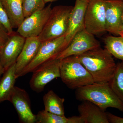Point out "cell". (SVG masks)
<instances>
[{
    "label": "cell",
    "instance_id": "6da1fadb",
    "mask_svg": "<svg viewBox=\"0 0 123 123\" xmlns=\"http://www.w3.org/2000/svg\"><path fill=\"white\" fill-rule=\"evenodd\" d=\"M79 60L92 76L95 83H108L116 67L112 55L101 47L78 55Z\"/></svg>",
    "mask_w": 123,
    "mask_h": 123
},
{
    "label": "cell",
    "instance_id": "7a4b0ae2",
    "mask_svg": "<svg viewBox=\"0 0 123 123\" xmlns=\"http://www.w3.org/2000/svg\"><path fill=\"white\" fill-rule=\"evenodd\" d=\"M76 95L79 101H88L105 111L109 107L123 112V102L111 89L108 83H94L76 89Z\"/></svg>",
    "mask_w": 123,
    "mask_h": 123
},
{
    "label": "cell",
    "instance_id": "3957f363",
    "mask_svg": "<svg viewBox=\"0 0 123 123\" xmlns=\"http://www.w3.org/2000/svg\"><path fill=\"white\" fill-rule=\"evenodd\" d=\"M60 78L69 88L75 89L94 83L90 74L79 60L78 55L60 60Z\"/></svg>",
    "mask_w": 123,
    "mask_h": 123
},
{
    "label": "cell",
    "instance_id": "277c9868",
    "mask_svg": "<svg viewBox=\"0 0 123 123\" xmlns=\"http://www.w3.org/2000/svg\"><path fill=\"white\" fill-rule=\"evenodd\" d=\"M73 6L59 5L52 9L47 22L38 38L40 42L65 36Z\"/></svg>",
    "mask_w": 123,
    "mask_h": 123
},
{
    "label": "cell",
    "instance_id": "5b68a950",
    "mask_svg": "<svg viewBox=\"0 0 123 123\" xmlns=\"http://www.w3.org/2000/svg\"><path fill=\"white\" fill-rule=\"evenodd\" d=\"M67 47L65 36L41 42L37 53L21 74L20 77L33 72L42 64L56 59L57 55Z\"/></svg>",
    "mask_w": 123,
    "mask_h": 123
},
{
    "label": "cell",
    "instance_id": "8992f818",
    "mask_svg": "<svg viewBox=\"0 0 123 123\" xmlns=\"http://www.w3.org/2000/svg\"><path fill=\"white\" fill-rule=\"evenodd\" d=\"M105 0H89L85 12L86 30L94 35L106 32Z\"/></svg>",
    "mask_w": 123,
    "mask_h": 123
},
{
    "label": "cell",
    "instance_id": "52a82bcc",
    "mask_svg": "<svg viewBox=\"0 0 123 123\" xmlns=\"http://www.w3.org/2000/svg\"><path fill=\"white\" fill-rule=\"evenodd\" d=\"M60 60L55 59L42 64L33 72L30 87L37 93L42 92L47 84L53 79L60 78Z\"/></svg>",
    "mask_w": 123,
    "mask_h": 123
},
{
    "label": "cell",
    "instance_id": "ba28073f",
    "mask_svg": "<svg viewBox=\"0 0 123 123\" xmlns=\"http://www.w3.org/2000/svg\"><path fill=\"white\" fill-rule=\"evenodd\" d=\"M51 5L49 4L25 18L18 28L17 32L25 38L38 37L47 22L52 9Z\"/></svg>",
    "mask_w": 123,
    "mask_h": 123
},
{
    "label": "cell",
    "instance_id": "9c48e42d",
    "mask_svg": "<svg viewBox=\"0 0 123 123\" xmlns=\"http://www.w3.org/2000/svg\"><path fill=\"white\" fill-rule=\"evenodd\" d=\"M94 35L88 32L85 29L75 35L70 44L56 57L61 60L72 55H79L87 51L101 47L100 43Z\"/></svg>",
    "mask_w": 123,
    "mask_h": 123
},
{
    "label": "cell",
    "instance_id": "30bf717a",
    "mask_svg": "<svg viewBox=\"0 0 123 123\" xmlns=\"http://www.w3.org/2000/svg\"><path fill=\"white\" fill-rule=\"evenodd\" d=\"M8 101L15 108L21 123H36V115L32 112L30 97L25 90L14 86Z\"/></svg>",
    "mask_w": 123,
    "mask_h": 123
},
{
    "label": "cell",
    "instance_id": "8fae6325",
    "mask_svg": "<svg viewBox=\"0 0 123 123\" xmlns=\"http://www.w3.org/2000/svg\"><path fill=\"white\" fill-rule=\"evenodd\" d=\"M106 31L123 37V0H105Z\"/></svg>",
    "mask_w": 123,
    "mask_h": 123
},
{
    "label": "cell",
    "instance_id": "7c38bea8",
    "mask_svg": "<svg viewBox=\"0 0 123 123\" xmlns=\"http://www.w3.org/2000/svg\"><path fill=\"white\" fill-rule=\"evenodd\" d=\"M26 38L14 31L10 34L7 42L0 49L1 64L5 70L15 63L24 46Z\"/></svg>",
    "mask_w": 123,
    "mask_h": 123
},
{
    "label": "cell",
    "instance_id": "4fadbf2b",
    "mask_svg": "<svg viewBox=\"0 0 123 123\" xmlns=\"http://www.w3.org/2000/svg\"><path fill=\"white\" fill-rule=\"evenodd\" d=\"M89 0H76L69 17L68 28L65 36L66 47L76 34L85 29V14Z\"/></svg>",
    "mask_w": 123,
    "mask_h": 123
},
{
    "label": "cell",
    "instance_id": "5bb4252c",
    "mask_svg": "<svg viewBox=\"0 0 123 123\" xmlns=\"http://www.w3.org/2000/svg\"><path fill=\"white\" fill-rule=\"evenodd\" d=\"M41 42L38 37L26 38L22 50L15 63V73L17 78L24 69L32 61L37 53Z\"/></svg>",
    "mask_w": 123,
    "mask_h": 123
},
{
    "label": "cell",
    "instance_id": "9a60e30c",
    "mask_svg": "<svg viewBox=\"0 0 123 123\" xmlns=\"http://www.w3.org/2000/svg\"><path fill=\"white\" fill-rule=\"evenodd\" d=\"M78 110L84 123H109L107 112L90 101H82Z\"/></svg>",
    "mask_w": 123,
    "mask_h": 123
},
{
    "label": "cell",
    "instance_id": "2e32d148",
    "mask_svg": "<svg viewBox=\"0 0 123 123\" xmlns=\"http://www.w3.org/2000/svg\"><path fill=\"white\" fill-rule=\"evenodd\" d=\"M13 29L18 28L24 17L22 0H1Z\"/></svg>",
    "mask_w": 123,
    "mask_h": 123
},
{
    "label": "cell",
    "instance_id": "e0dca14e",
    "mask_svg": "<svg viewBox=\"0 0 123 123\" xmlns=\"http://www.w3.org/2000/svg\"><path fill=\"white\" fill-rule=\"evenodd\" d=\"M17 79L14 63L5 70L0 80V104L8 101Z\"/></svg>",
    "mask_w": 123,
    "mask_h": 123
},
{
    "label": "cell",
    "instance_id": "ac0fdd59",
    "mask_svg": "<svg viewBox=\"0 0 123 123\" xmlns=\"http://www.w3.org/2000/svg\"><path fill=\"white\" fill-rule=\"evenodd\" d=\"M44 110L55 114L65 115L64 98H62L53 90L49 91L43 97Z\"/></svg>",
    "mask_w": 123,
    "mask_h": 123
},
{
    "label": "cell",
    "instance_id": "d6986e66",
    "mask_svg": "<svg viewBox=\"0 0 123 123\" xmlns=\"http://www.w3.org/2000/svg\"><path fill=\"white\" fill-rule=\"evenodd\" d=\"M36 123H84L79 116L66 118L48 112L45 110L39 111L36 115Z\"/></svg>",
    "mask_w": 123,
    "mask_h": 123
},
{
    "label": "cell",
    "instance_id": "ffe728a7",
    "mask_svg": "<svg viewBox=\"0 0 123 123\" xmlns=\"http://www.w3.org/2000/svg\"><path fill=\"white\" fill-rule=\"evenodd\" d=\"M105 48L112 56L123 61V37L107 36L104 40Z\"/></svg>",
    "mask_w": 123,
    "mask_h": 123
},
{
    "label": "cell",
    "instance_id": "44dd1931",
    "mask_svg": "<svg viewBox=\"0 0 123 123\" xmlns=\"http://www.w3.org/2000/svg\"><path fill=\"white\" fill-rule=\"evenodd\" d=\"M108 84L117 96L123 102V61L116 64L114 74Z\"/></svg>",
    "mask_w": 123,
    "mask_h": 123
},
{
    "label": "cell",
    "instance_id": "7402d4cb",
    "mask_svg": "<svg viewBox=\"0 0 123 123\" xmlns=\"http://www.w3.org/2000/svg\"><path fill=\"white\" fill-rule=\"evenodd\" d=\"M24 17H28L36 11L45 7L44 0H22Z\"/></svg>",
    "mask_w": 123,
    "mask_h": 123
},
{
    "label": "cell",
    "instance_id": "603a6c76",
    "mask_svg": "<svg viewBox=\"0 0 123 123\" xmlns=\"http://www.w3.org/2000/svg\"><path fill=\"white\" fill-rule=\"evenodd\" d=\"M0 24L4 27L9 34H11L14 32L8 17L2 6L1 0H0Z\"/></svg>",
    "mask_w": 123,
    "mask_h": 123
},
{
    "label": "cell",
    "instance_id": "cb8c5ba5",
    "mask_svg": "<svg viewBox=\"0 0 123 123\" xmlns=\"http://www.w3.org/2000/svg\"><path fill=\"white\" fill-rule=\"evenodd\" d=\"M9 35L4 27L0 24V49L7 42Z\"/></svg>",
    "mask_w": 123,
    "mask_h": 123
},
{
    "label": "cell",
    "instance_id": "d4e9b609",
    "mask_svg": "<svg viewBox=\"0 0 123 123\" xmlns=\"http://www.w3.org/2000/svg\"><path fill=\"white\" fill-rule=\"evenodd\" d=\"M108 119L109 123H123V118L119 117L110 112H107Z\"/></svg>",
    "mask_w": 123,
    "mask_h": 123
},
{
    "label": "cell",
    "instance_id": "484cf974",
    "mask_svg": "<svg viewBox=\"0 0 123 123\" xmlns=\"http://www.w3.org/2000/svg\"><path fill=\"white\" fill-rule=\"evenodd\" d=\"M5 71V70L1 63L0 58V80L2 77V75H3Z\"/></svg>",
    "mask_w": 123,
    "mask_h": 123
},
{
    "label": "cell",
    "instance_id": "4316f807",
    "mask_svg": "<svg viewBox=\"0 0 123 123\" xmlns=\"http://www.w3.org/2000/svg\"><path fill=\"white\" fill-rule=\"evenodd\" d=\"M57 0H44V3L46 4V3H48V2H54V1Z\"/></svg>",
    "mask_w": 123,
    "mask_h": 123
},
{
    "label": "cell",
    "instance_id": "83f0119b",
    "mask_svg": "<svg viewBox=\"0 0 123 123\" xmlns=\"http://www.w3.org/2000/svg\"></svg>",
    "mask_w": 123,
    "mask_h": 123
}]
</instances>
